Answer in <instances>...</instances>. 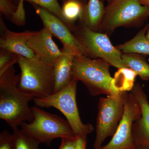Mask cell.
I'll use <instances>...</instances> for the list:
<instances>
[{
    "mask_svg": "<svg viewBox=\"0 0 149 149\" xmlns=\"http://www.w3.org/2000/svg\"><path fill=\"white\" fill-rule=\"evenodd\" d=\"M19 76L14 66L0 76V118L13 130L25 121L32 122L34 118L29 104L35 96L18 88Z\"/></svg>",
    "mask_w": 149,
    "mask_h": 149,
    "instance_id": "1",
    "label": "cell"
},
{
    "mask_svg": "<svg viewBox=\"0 0 149 149\" xmlns=\"http://www.w3.org/2000/svg\"><path fill=\"white\" fill-rule=\"evenodd\" d=\"M110 65L100 58H91L80 54L74 57L71 78L81 81L92 96L117 94L112 85L113 77L109 72Z\"/></svg>",
    "mask_w": 149,
    "mask_h": 149,
    "instance_id": "2",
    "label": "cell"
},
{
    "mask_svg": "<svg viewBox=\"0 0 149 149\" xmlns=\"http://www.w3.org/2000/svg\"><path fill=\"white\" fill-rule=\"evenodd\" d=\"M17 63L20 70L18 87L22 91L38 98L53 94L54 65L35 57L28 58L20 56H18Z\"/></svg>",
    "mask_w": 149,
    "mask_h": 149,
    "instance_id": "3",
    "label": "cell"
},
{
    "mask_svg": "<svg viewBox=\"0 0 149 149\" xmlns=\"http://www.w3.org/2000/svg\"><path fill=\"white\" fill-rule=\"evenodd\" d=\"M31 109L34 119L29 123H23L20 126V130L39 143L50 146L54 139L76 137L67 120L38 107H33Z\"/></svg>",
    "mask_w": 149,
    "mask_h": 149,
    "instance_id": "4",
    "label": "cell"
},
{
    "mask_svg": "<svg viewBox=\"0 0 149 149\" xmlns=\"http://www.w3.org/2000/svg\"><path fill=\"white\" fill-rule=\"evenodd\" d=\"M78 81L72 79L66 87L57 93L45 97L33 99L36 106L41 108H55L66 118L76 136L86 137L94 130L91 123L85 124L80 118L77 102L76 91Z\"/></svg>",
    "mask_w": 149,
    "mask_h": 149,
    "instance_id": "5",
    "label": "cell"
},
{
    "mask_svg": "<svg viewBox=\"0 0 149 149\" xmlns=\"http://www.w3.org/2000/svg\"><path fill=\"white\" fill-rule=\"evenodd\" d=\"M72 31L83 55L102 59L117 68H127L121 58L122 52L113 45L107 34L92 31L80 23Z\"/></svg>",
    "mask_w": 149,
    "mask_h": 149,
    "instance_id": "6",
    "label": "cell"
},
{
    "mask_svg": "<svg viewBox=\"0 0 149 149\" xmlns=\"http://www.w3.org/2000/svg\"><path fill=\"white\" fill-rule=\"evenodd\" d=\"M149 15V6L139 0H111L105 8L97 32L108 34L118 27L136 26Z\"/></svg>",
    "mask_w": 149,
    "mask_h": 149,
    "instance_id": "7",
    "label": "cell"
},
{
    "mask_svg": "<svg viewBox=\"0 0 149 149\" xmlns=\"http://www.w3.org/2000/svg\"><path fill=\"white\" fill-rule=\"evenodd\" d=\"M122 93L100 99L94 149H100L104 141L115 133L124 113Z\"/></svg>",
    "mask_w": 149,
    "mask_h": 149,
    "instance_id": "8",
    "label": "cell"
},
{
    "mask_svg": "<svg viewBox=\"0 0 149 149\" xmlns=\"http://www.w3.org/2000/svg\"><path fill=\"white\" fill-rule=\"evenodd\" d=\"M124 113L111 140L100 149H134L135 143L132 136L133 123L141 116L140 104L132 93L123 92Z\"/></svg>",
    "mask_w": 149,
    "mask_h": 149,
    "instance_id": "9",
    "label": "cell"
},
{
    "mask_svg": "<svg viewBox=\"0 0 149 149\" xmlns=\"http://www.w3.org/2000/svg\"><path fill=\"white\" fill-rule=\"evenodd\" d=\"M0 47L18 56L28 58L35 57L33 52L27 46V43L37 31H27L15 32L9 30L4 23L1 14Z\"/></svg>",
    "mask_w": 149,
    "mask_h": 149,
    "instance_id": "10",
    "label": "cell"
},
{
    "mask_svg": "<svg viewBox=\"0 0 149 149\" xmlns=\"http://www.w3.org/2000/svg\"><path fill=\"white\" fill-rule=\"evenodd\" d=\"M53 35L45 27L32 36L27 45L35 57L48 64L54 65L62 54L53 40Z\"/></svg>",
    "mask_w": 149,
    "mask_h": 149,
    "instance_id": "11",
    "label": "cell"
},
{
    "mask_svg": "<svg viewBox=\"0 0 149 149\" xmlns=\"http://www.w3.org/2000/svg\"><path fill=\"white\" fill-rule=\"evenodd\" d=\"M131 93L141 107V116L132 126V136L135 145H149V103L147 95L139 83L134 85Z\"/></svg>",
    "mask_w": 149,
    "mask_h": 149,
    "instance_id": "12",
    "label": "cell"
},
{
    "mask_svg": "<svg viewBox=\"0 0 149 149\" xmlns=\"http://www.w3.org/2000/svg\"><path fill=\"white\" fill-rule=\"evenodd\" d=\"M36 13L42 22L44 27L58 39L63 46L74 47L81 53V48L71 30L61 19L45 9L34 6ZM82 54V53H81Z\"/></svg>",
    "mask_w": 149,
    "mask_h": 149,
    "instance_id": "13",
    "label": "cell"
},
{
    "mask_svg": "<svg viewBox=\"0 0 149 149\" xmlns=\"http://www.w3.org/2000/svg\"><path fill=\"white\" fill-rule=\"evenodd\" d=\"M61 50V54L54 65L55 83L54 93L63 89L70 82L74 57L82 54L79 50L70 46H63Z\"/></svg>",
    "mask_w": 149,
    "mask_h": 149,
    "instance_id": "14",
    "label": "cell"
},
{
    "mask_svg": "<svg viewBox=\"0 0 149 149\" xmlns=\"http://www.w3.org/2000/svg\"><path fill=\"white\" fill-rule=\"evenodd\" d=\"M105 7L101 0H88L85 5L79 23L97 32L104 14Z\"/></svg>",
    "mask_w": 149,
    "mask_h": 149,
    "instance_id": "15",
    "label": "cell"
},
{
    "mask_svg": "<svg viewBox=\"0 0 149 149\" xmlns=\"http://www.w3.org/2000/svg\"><path fill=\"white\" fill-rule=\"evenodd\" d=\"M149 27V25H147L132 39L116 47L123 53L149 55V41L146 38Z\"/></svg>",
    "mask_w": 149,
    "mask_h": 149,
    "instance_id": "16",
    "label": "cell"
},
{
    "mask_svg": "<svg viewBox=\"0 0 149 149\" xmlns=\"http://www.w3.org/2000/svg\"><path fill=\"white\" fill-rule=\"evenodd\" d=\"M137 74L128 68H118L113 77L112 85L116 93L131 91L135 85Z\"/></svg>",
    "mask_w": 149,
    "mask_h": 149,
    "instance_id": "17",
    "label": "cell"
},
{
    "mask_svg": "<svg viewBox=\"0 0 149 149\" xmlns=\"http://www.w3.org/2000/svg\"><path fill=\"white\" fill-rule=\"evenodd\" d=\"M121 58L126 67L136 72L141 80H149V64L145 56L140 54L124 53Z\"/></svg>",
    "mask_w": 149,
    "mask_h": 149,
    "instance_id": "18",
    "label": "cell"
},
{
    "mask_svg": "<svg viewBox=\"0 0 149 149\" xmlns=\"http://www.w3.org/2000/svg\"><path fill=\"white\" fill-rule=\"evenodd\" d=\"M85 5L79 0L63 1L62 13L66 25L71 31L74 27L73 23L82 17Z\"/></svg>",
    "mask_w": 149,
    "mask_h": 149,
    "instance_id": "19",
    "label": "cell"
},
{
    "mask_svg": "<svg viewBox=\"0 0 149 149\" xmlns=\"http://www.w3.org/2000/svg\"><path fill=\"white\" fill-rule=\"evenodd\" d=\"M13 149H39L40 143L18 128L13 130Z\"/></svg>",
    "mask_w": 149,
    "mask_h": 149,
    "instance_id": "20",
    "label": "cell"
},
{
    "mask_svg": "<svg viewBox=\"0 0 149 149\" xmlns=\"http://www.w3.org/2000/svg\"><path fill=\"white\" fill-rule=\"evenodd\" d=\"M19 4H23L24 1H27L31 3L34 6H37L42 8L51 12L56 16L61 19L65 24L62 13L61 7L58 0H13Z\"/></svg>",
    "mask_w": 149,
    "mask_h": 149,
    "instance_id": "21",
    "label": "cell"
},
{
    "mask_svg": "<svg viewBox=\"0 0 149 149\" xmlns=\"http://www.w3.org/2000/svg\"><path fill=\"white\" fill-rule=\"evenodd\" d=\"M18 55L5 50H0V76L17 63Z\"/></svg>",
    "mask_w": 149,
    "mask_h": 149,
    "instance_id": "22",
    "label": "cell"
},
{
    "mask_svg": "<svg viewBox=\"0 0 149 149\" xmlns=\"http://www.w3.org/2000/svg\"><path fill=\"white\" fill-rule=\"evenodd\" d=\"M13 0H0L1 13L8 19H11L17 10Z\"/></svg>",
    "mask_w": 149,
    "mask_h": 149,
    "instance_id": "23",
    "label": "cell"
},
{
    "mask_svg": "<svg viewBox=\"0 0 149 149\" xmlns=\"http://www.w3.org/2000/svg\"><path fill=\"white\" fill-rule=\"evenodd\" d=\"M0 149H13V134L4 130L0 133Z\"/></svg>",
    "mask_w": 149,
    "mask_h": 149,
    "instance_id": "24",
    "label": "cell"
},
{
    "mask_svg": "<svg viewBox=\"0 0 149 149\" xmlns=\"http://www.w3.org/2000/svg\"><path fill=\"white\" fill-rule=\"evenodd\" d=\"M61 144L58 149H76L77 136L74 138L61 139Z\"/></svg>",
    "mask_w": 149,
    "mask_h": 149,
    "instance_id": "25",
    "label": "cell"
},
{
    "mask_svg": "<svg viewBox=\"0 0 149 149\" xmlns=\"http://www.w3.org/2000/svg\"><path fill=\"white\" fill-rule=\"evenodd\" d=\"M87 145L86 137L77 136L76 149H86Z\"/></svg>",
    "mask_w": 149,
    "mask_h": 149,
    "instance_id": "26",
    "label": "cell"
},
{
    "mask_svg": "<svg viewBox=\"0 0 149 149\" xmlns=\"http://www.w3.org/2000/svg\"><path fill=\"white\" fill-rule=\"evenodd\" d=\"M134 149H149V145H135Z\"/></svg>",
    "mask_w": 149,
    "mask_h": 149,
    "instance_id": "27",
    "label": "cell"
},
{
    "mask_svg": "<svg viewBox=\"0 0 149 149\" xmlns=\"http://www.w3.org/2000/svg\"><path fill=\"white\" fill-rule=\"evenodd\" d=\"M139 1L143 5L149 6V0H139Z\"/></svg>",
    "mask_w": 149,
    "mask_h": 149,
    "instance_id": "28",
    "label": "cell"
},
{
    "mask_svg": "<svg viewBox=\"0 0 149 149\" xmlns=\"http://www.w3.org/2000/svg\"><path fill=\"white\" fill-rule=\"evenodd\" d=\"M146 38L147 40L149 41V29H148L146 34Z\"/></svg>",
    "mask_w": 149,
    "mask_h": 149,
    "instance_id": "29",
    "label": "cell"
},
{
    "mask_svg": "<svg viewBox=\"0 0 149 149\" xmlns=\"http://www.w3.org/2000/svg\"><path fill=\"white\" fill-rule=\"evenodd\" d=\"M64 0H63V1ZM80 1L82 2V3H83L85 4H87V0H79Z\"/></svg>",
    "mask_w": 149,
    "mask_h": 149,
    "instance_id": "30",
    "label": "cell"
},
{
    "mask_svg": "<svg viewBox=\"0 0 149 149\" xmlns=\"http://www.w3.org/2000/svg\"><path fill=\"white\" fill-rule=\"evenodd\" d=\"M101 1H104V0H101ZM107 1H108L109 2L110 1H111V0H107Z\"/></svg>",
    "mask_w": 149,
    "mask_h": 149,
    "instance_id": "31",
    "label": "cell"
}]
</instances>
